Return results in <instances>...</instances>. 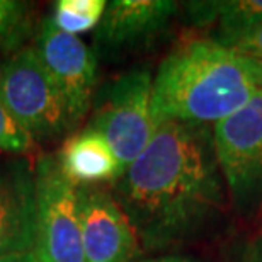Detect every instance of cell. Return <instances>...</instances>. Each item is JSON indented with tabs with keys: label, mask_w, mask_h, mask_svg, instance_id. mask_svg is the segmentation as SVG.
Returning a JSON list of instances; mask_svg holds the SVG:
<instances>
[{
	"label": "cell",
	"mask_w": 262,
	"mask_h": 262,
	"mask_svg": "<svg viewBox=\"0 0 262 262\" xmlns=\"http://www.w3.org/2000/svg\"><path fill=\"white\" fill-rule=\"evenodd\" d=\"M213 131L206 124H157L148 146L114 181V199L146 250L206 232L225 208Z\"/></svg>",
	"instance_id": "cell-1"
},
{
	"label": "cell",
	"mask_w": 262,
	"mask_h": 262,
	"mask_svg": "<svg viewBox=\"0 0 262 262\" xmlns=\"http://www.w3.org/2000/svg\"><path fill=\"white\" fill-rule=\"evenodd\" d=\"M257 92L249 61L216 39H191L160 63L151 83L155 124H208L242 109Z\"/></svg>",
	"instance_id": "cell-2"
},
{
	"label": "cell",
	"mask_w": 262,
	"mask_h": 262,
	"mask_svg": "<svg viewBox=\"0 0 262 262\" xmlns=\"http://www.w3.org/2000/svg\"><path fill=\"white\" fill-rule=\"evenodd\" d=\"M0 101L33 141L72 129L65 101L34 48L15 51L0 63Z\"/></svg>",
	"instance_id": "cell-3"
},
{
	"label": "cell",
	"mask_w": 262,
	"mask_h": 262,
	"mask_svg": "<svg viewBox=\"0 0 262 262\" xmlns=\"http://www.w3.org/2000/svg\"><path fill=\"white\" fill-rule=\"evenodd\" d=\"M151 78L146 68H135L107 87L89 128L101 133L121 167V174L138 159L157 124L151 114Z\"/></svg>",
	"instance_id": "cell-4"
},
{
	"label": "cell",
	"mask_w": 262,
	"mask_h": 262,
	"mask_svg": "<svg viewBox=\"0 0 262 262\" xmlns=\"http://www.w3.org/2000/svg\"><path fill=\"white\" fill-rule=\"evenodd\" d=\"M36 238L41 262H87L77 211V187L67 179L56 157H43L34 172Z\"/></svg>",
	"instance_id": "cell-5"
},
{
	"label": "cell",
	"mask_w": 262,
	"mask_h": 262,
	"mask_svg": "<svg viewBox=\"0 0 262 262\" xmlns=\"http://www.w3.org/2000/svg\"><path fill=\"white\" fill-rule=\"evenodd\" d=\"M213 143L225 186L235 206L249 209L262 201V94L213 124Z\"/></svg>",
	"instance_id": "cell-6"
},
{
	"label": "cell",
	"mask_w": 262,
	"mask_h": 262,
	"mask_svg": "<svg viewBox=\"0 0 262 262\" xmlns=\"http://www.w3.org/2000/svg\"><path fill=\"white\" fill-rule=\"evenodd\" d=\"M65 101L72 126L75 128L89 113L97 83V60L92 50L78 38L60 31L46 17L34 46Z\"/></svg>",
	"instance_id": "cell-7"
},
{
	"label": "cell",
	"mask_w": 262,
	"mask_h": 262,
	"mask_svg": "<svg viewBox=\"0 0 262 262\" xmlns=\"http://www.w3.org/2000/svg\"><path fill=\"white\" fill-rule=\"evenodd\" d=\"M77 211L87 262H133L140 242L113 194L96 186L77 187Z\"/></svg>",
	"instance_id": "cell-8"
},
{
	"label": "cell",
	"mask_w": 262,
	"mask_h": 262,
	"mask_svg": "<svg viewBox=\"0 0 262 262\" xmlns=\"http://www.w3.org/2000/svg\"><path fill=\"white\" fill-rule=\"evenodd\" d=\"M177 9L170 0H113L97 24L96 43L104 51L146 45L169 26Z\"/></svg>",
	"instance_id": "cell-9"
},
{
	"label": "cell",
	"mask_w": 262,
	"mask_h": 262,
	"mask_svg": "<svg viewBox=\"0 0 262 262\" xmlns=\"http://www.w3.org/2000/svg\"><path fill=\"white\" fill-rule=\"evenodd\" d=\"M36 182L24 162L0 165V255L34 249Z\"/></svg>",
	"instance_id": "cell-10"
},
{
	"label": "cell",
	"mask_w": 262,
	"mask_h": 262,
	"mask_svg": "<svg viewBox=\"0 0 262 262\" xmlns=\"http://www.w3.org/2000/svg\"><path fill=\"white\" fill-rule=\"evenodd\" d=\"M56 159L61 172L75 187L114 182L121 176L119 162L106 138L89 126L72 136Z\"/></svg>",
	"instance_id": "cell-11"
},
{
	"label": "cell",
	"mask_w": 262,
	"mask_h": 262,
	"mask_svg": "<svg viewBox=\"0 0 262 262\" xmlns=\"http://www.w3.org/2000/svg\"><path fill=\"white\" fill-rule=\"evenodd\" d=\"M191 20L196 24H218V43H227L262 24V0L187 4Z\"/></svg>",
	"instance_id": "cell-12"
},
{
	"label": "cell",
	"mask_w": 262,
	"mask_h": 262,
	"mask_svg": "<svg viewBox=\"0 0 262 262\" xmlns=\"http://www.w3.org/2000/svg\"><path fill=\"white\" fill-rule=\"evenodd\" d=\"M107 2L104 0H60L51 20L60 31L77 36L97 28Z\"/></svg>",
	"instance_id": "cell-13"
},
{
	"label": "cell",
	"mask_w": 262,
	"mask_h": 262,
	"mask_svg": "<svg viewBox=\"0 0 262 262\" xmlns=\"http://www.w3.org/2000/svg\"><path fill=\"white\" fill-rule=\"evenodd\" d=\"M29 31V5L0 0V51L15 50Z\"/></svg>",
	"instance_id": "cell-14"
},
{
	"label": "cell",
	"mask_w": 262,
	"mask_h": 262,
	"mask_svg": "<svg viewBox=\"0 0 262 262\" xmlns=\"http://www.w3.org/2000/svg\"><path fill=\"white\" fill-rule=\"evenodd\" d=\"M34 141L15 123L7 107L0 101V150L9 154H26L33 148Z\"/></svg>",
	"instance_id": "cell-15"
},
{
	"label": "cell",
	"mask_w": 262,
	"mask_h": 262,
	"mask_svg": "<svg viewBox=\"0 0 262 262\" xmlns=\"http://www.w3.org/2000/svg\"><path fill=\"white\" fill-rule=\"evenodd\" d=\"M227 48L237 51V53L247 56V58L262 60V24L255 29L249 31L235 39H230L227 43H222Z\"/></svg>",
	"instance_id": "cell-16"
},
{
	"label": "cell",
	"mask_w": 262,
	"mask_h": 262,
	"mask_svg": "<svg viewBox=\"0 0 262 262\" xmlns=\"http://www.w3.org/2000/svg\"><path fill=\"white\" fill-rule=\"evenodd\" d=\"M240 262H262V235L244 250Z\"/></svg>",
	"instance_id": "cell-17"
},
{
	"label": "cell",
	"mask_w": 262,
	"mask_h": 262,
	"mask_svg": "<svg viewBox=\"0 0 262 262\" xmlns=\"http://www.w3.org/2000/svg\"><path fill=\"white\" fill-rule=\"evenodd\" d=\"M0 262H41V260L34 254V250H26V252L0 255Z\"/></svg>",
	"instance_id": "cell-18"
},
{
	"label": "cell",
	"mask_w": 262,
	"mask_h": 262,
	"mask_svg": "<svg viewBox=\"0 0 262 262\" xmlns=\"http://www.w3.org/2000/svg\"><path fill=\"white\" fill-rule=\"evenodd\" d=\"M242 56H244V55H242ZM245 58H247V56H245ZM247 61H249L250 72H252V78H254L255 89H257V92L262 94V60L247 58Z\"/></svg>",
	"instance_id": "cell-19"
},
{
	"label": "cell",
	"mask_w": 262,
	"mask_h": 262,
	"mask_svg": "<svg viewBox=\"0 0 262 262\" xmlns=\"http://www.w3.org/2000/svg\"><path fill=\"white\" fill-rule=\"evenodd\" d=\"M145 262H198L191 257H184V255H164V257H157V259H150Z\"/></svg>",
	"instance_id": "cell-20"
}]
</instances>
